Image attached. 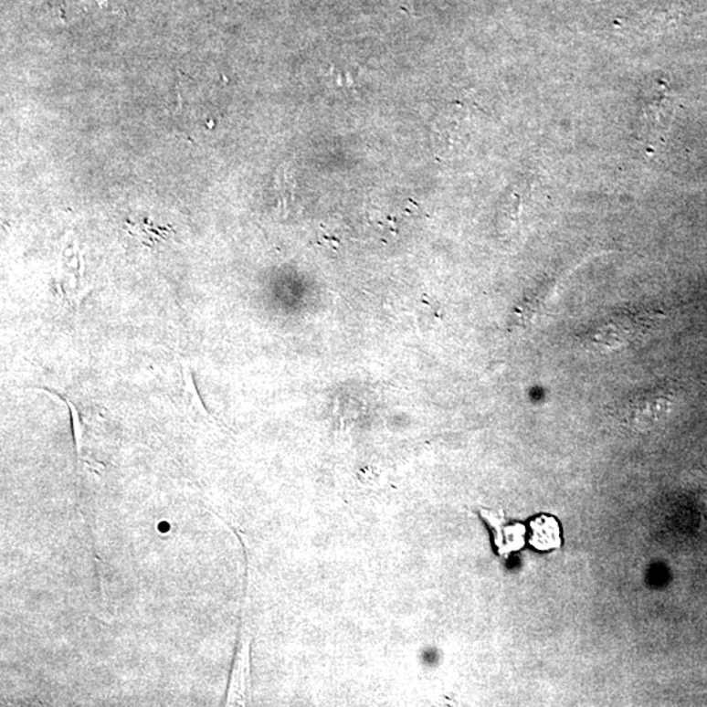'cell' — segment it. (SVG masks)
<instances>
[{
  "mask_svg": "<svg viewBox=\"0 0 707 707\" xmlns=\"http://www.w3.org/2000/svg\"><path fill=\"white\" fill-rule=\"evenodd\" d=\"M659 314L649 311H625L610 314L582 335V343L594 352H612L640 340L657 324Z\"/></svg>",
  "mask_w": 707,
  "mask_h": 707,
  "instance_id": "obj_1",
  "label": "cell"
},
{
  "mask_svg": "<svg viewBox=\"0 0 707 707\" xmlns=\"http://www.w3.org/2000/svg\"><path fill=\"white\" fill-rule=\"evenodd\" d=\"M470 113L453 105L446 109L434 123L435 143L440 150L452 153L467 143L470 132Z\"/></svg>",
  "mask_w": 707,
  "mask_h": 707,
  "instance_id": "obj_2",
  "label": "cell"
},
{
  "mask_svg": "<svg viewBox=\"0 0 707 707\" xmlns=\"http://www.w3.org/2000/svg\"><path fill=\"white\" fill-rule=\"evenodd\" d=\"M249 640H244L236 657L234 673L229 682L228 705H243L247 701L248 687H249Z\"/></svg>",
  "mask_w": 707,
  "mask_h": 707,
  "instance_id": "obj_3",
  "label": "cell"
},
{
  "mask_svg": "<svg viewBox=\"0 0 707 707\" xmlns=\"http://www.w3.org/2000/svg\"><path fill=\"white\" fill-rule=\"evenodd\" d=\"M531 543L539 550L558 548L561 543L560 525L550 516H541L532 522Z\"/></svg>",
  "mask_w": 707,
  "mask_h": 707,
  "instance_id": "obj_4",
  "label": "cell"
},
{
  "mask_svg": "<svg viewBox=\"0 0 707 707\" xmlns=\"http://www.w3.org/2000/svg\"><path fill=\"white\" fill-rule=\"evenodd\" d=\"M181 376H183L184 391H185L190 406H192L196 413L201 414L202 417L208 419V421H216V419L211 417V414L207 412L204 403H202L201 396H199L198 389H196L195 377H193L192 370H190L189 365L185 364H181Z\"/></svg>",
  "mask_w": 707,
  "mask_h": 707,
  "instance_id": "obj_5",
  "label": "cell"
},
{
  "mask_svg": "<svg viewBox=\"0 0 707 707\" xmlns=\"http://www.w3.org/2000/svg\"><path fill=\"white\" fill-rule=\"evenodd\" d=\"M277 195L282 208H289L294 196V183L291 180V174L289 172L280 171L277 176Z\"/></svg>",
  "mask_w": 707,
  "mask_h": 707,
  "instance_id": "obj_6",
  "label": "cell"
},
{
  "mask_svg": "<svg viewBox=\"0 0 707 707\" xmlns=\"http://www.w3.org/2000/svg\"><path fill=\"white\" fill-rule=\"evenodd\" d=\"M58 398L59 400H62L63 403L68 405L69 414H71V425L72 432H74L75 446H77L78 458H81V449H83L84 428L83 425H81L80 416H79L77 406H75L71 401L68 400V398L62 397V396H58Z\"/></svg>",
  "mask_w": 707,
  "mask_h": 707,
  "instance_id": "obj_7",
  "label": "cell"
}]
</instances>
